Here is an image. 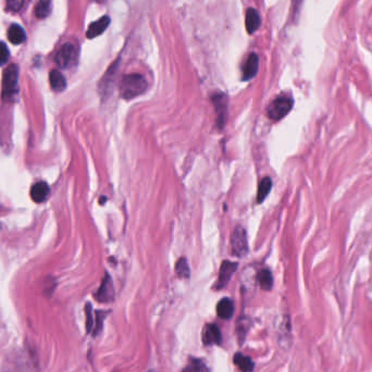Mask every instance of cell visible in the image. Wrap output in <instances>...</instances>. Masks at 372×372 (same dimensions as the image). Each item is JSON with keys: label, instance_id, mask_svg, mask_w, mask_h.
Here are the masks:
<instances>
[{"label": "cell", "instance_id": "1", "mask_svg": "<svg viewBox=\"0 0 372 372\" xmlns=\"http://www.w3.org/2000/svg\"><path fill=\"white\" fill-rule=\"evenodd\" d=\"M148 83L145 77L141 74L133 73L123 76L120 83V94L123 99H133V98L145 93Z\"/></svg>", "mask_w": 372, "mask_h": 372}, {"label": "cell", "instance_id": "2", "mask_svg": "<svg viewBox=\"0 0 372 372\" xmlns=\"http://www.w3.org/2000/svg\"><path fill=\"white\" fill-rule=\"evenodd\" d=\"M19 69L18 65L10 64L4 72L3 76V97L10 99L18 93Z\"/></svg>", "mask_w": 372, "mask_h": 372}, {"label": "cell", "instance_id": "3", "mask_svg": "<svg viewBox=\"0 0 372 372\" xmlns=\"http://www.w3.org/2000/svg\"><path fill=\"white\" fill-rule=\"evenodd\" d=\"M294 101L291 97H278L274 99L270 106L268 107V116L273 121H279L283 119L285 115L290 113V111L293 108Z\"/></svg>", "mask_w": 372, "mask_h": 372}, {"label": "cell", "instance_id": "4", "mask_svg": "<svg viewBox=\"0 0 372 372\" xmlns=\"http://www.w3.org/2000/svg\"><path fill=\"white\" fill-rule=\"evenodd\" d=\"M231 245H232V253L237 257H244L248 253V243H247V235L246 231L243 226H236L232 233L231 236Z\"/></svg>", "mask_w": 372, "mask_h": 372}, {"label": "cell", "instance_id": "5", "mask_svg": "<svg viewBox=\"0 0 372 372\" xmlns=\"http://www.w3.org/2000/svg\"><path fill=\"white\" fill-rule=\"evenodd\" d=\"M211 101L213 102L215 113H217L218 127L223 128L227 115V102H228L227 97L224 94L218 93L211 97Z\"/></svg>", "mask_w": 372, "mask_h": 372}, {"label": "cell", "instance_id": "6", "mask_svg": "<svg viewBox=\"0 0 372 372\" xmlns=\"http://www.w3.org/2000/svg\"><path fill=\"white\" fill-rule=\"evenodd\" d=\"M75 47L74 45H72L70 43L64 44L62 47L59 49L56 55V63L59 65V67L65 69L68 68L69 65L72 64V62L74 61L75 59Z\"/></svg>", "mask_w": 372, "mask_h": 372}, {"label": "cell", "instance_id": "7", "mask_svg": "<svg viewBox=\"0 0 372 372\" xmlns=\"http://www.w3.org/2000/svg\"><path fill=\"white\" fill-rule=\"evenodd\" d=\"M236 269H237L236 263H232V261L224 260L220 267L219 278L217 281V284H215V289L221 290V289H223L224 286H226V284L230 282V280L233 277L235 271H236Z\"/></svg>", "mask_w": 372, "mask_h": 372}, {"label": "cell", "instance_id": "8", "mask_svg": "<svg viewBox=\"0 0 372 372\" xmlns=\"http://www.w3.org/2000/svg\"><path fill=\"white\" fill-rule=\"evenodd\" d=\"M95 298L100 303H109L112 302L114 298V289L113 283L110 276L106 274V277L102 280V283L99 289L95 293Z\"/></svg>", "mask_w": 372, "mask_h": 372}, {"label": "cell", "instance_id": "9", "mask_svg": "<svg viewBox=\"0 0 372 372\" xmlns=\"http://www.w3.org/2000/svg\"><path fill=\"white\" fill-rule=\"evenodd\" d=\"M222 336L219 328L213 323H208L202 330V343L207 346L220 345Z\"/></svg>", "mask_w": 372, "mask_h": 372}, {"label": "cell", "instance_id": "10", "mask_svg": "<svg viewBox=\"0 0 372 372\" xmlns=\"http://www.w3.org/2000/svg\"><path fill=\"white\" fill-rule=\"evenodd\" d=\"M259 67V58L256 54H251L247 58L245 65L243 68V80L250 81L257 74Z\"/></svg>", "mask_w": 372, "mask_h": 372}, {"label": "cell", "instance_id": "11", "mask_svg": "<svg viewBox=\"0 0 372 372\" xmlns=\"http://www.w3.org/2000/svg\"><path fill=\"white\" fill-rule=\"evenodd\" d=\"M109 24H110V18L108 16H104L101 19L97 20L96 22L91 23L86 32L87 38L91 39V38H95L97 36L101 35L102 33L107 30Z\"/></svg>", "mask_w": 372, "mask_h": 372}, {"label": "cell", "instance_id": "12", "mask_svg": "<svg viewBox=\"0 0 372 372\" xmlns=\"http://www.w3.org/2000/svg\"><path fill=\"white\" fill-rule=\"evenodd\" d=\"M49 187L45 182H38L31 188V197L35 202H42L48 197Z\"/></svg>", "mask_w": 372, "mask_h": 372}, {"label": "cell", "instance_id": "13", "mask_svg": "<svg viewBox=\"0 0 372 372\" xmlns=\"http://www.w3.org/2000/svg\"><path fill=\"white\" fill-rule=\"evenodd\" d=\"M217 313L223 320L231 319L234 313V304L232 300L230 298L221 299L217 305Z\"/></svg>", "mask_w": 372, "mask_h": 372}, {"label": "cell", "instance_id": "14", "mask_svg": "<svg viewBox=\"0 0 372 372\" xmlns=\"http://www.w3.org/2000/svg\"><path fill=\"white\" fill-rule=\"evenodd\" d=\"M233 361L235 365L241 371V372H253L255 368V363L253 359L248 356H245L241 352H236L234 355Z\"/></svg>", "mask_w": 372, "mask_h": 372}, {"label": "cell", "instance_id": "15", "mask_svg": "<svg viewBox=\"0 0 372 372\" xmlns=\"http://www.w3.org/2000/svg\"><path fill=\"white\" fill-rule=\"evenodd\" d=\"M245 24H246V30L250 34H253L255 31H257L260 26V17L258 12L250 8L246 11V19H245Z\"/></svg>", "mask_w": 372, "mask_h": 372}, {"label": "cell", "instance_id": "16", "mask_svg": "<svg viewBox=\"0 0 372 372\" xmlns=\"http://www.w3.org/2000/svg\"><path fill=\"white\" fill-rule=\"evenodd\" d=\"M8 38L13 45H20L24 42L25 32L18 24H12L8 30Z\"/></svg>", "mask_w": 372, "mask_h": 372}, {"label": "cell", "instance_id": "17", "mask_svg": "<svg viewBox=\"0 0 372 372\" xmlns=\"http://www.w3.org/2000/svg\"><path fill=\"white\" fill-rule=\"evenodd\" d=\"M49 82L52 89L56 91H62L65 86H67V82H65L64 76L58 70H52L50 72Z\"/></svg>", "mask_w": 372, "mask_h": 372}, {"label": "cell", "instance_id": "18", "mask_svg": "<svg viewBox=\"0 0 372 372\" xmlns=\"http://www.w3.org/2000/svg\"><path fill=\"white\" fill-rule=\"evenodd\" d=\"M258 282L264 291H270L273 286V277L270 270L264 269L258 274Z\"/></svg>", "mask_w": 372, "mask_h": 372}, {"label": "cell", "instance_id": "19", "mask_svg": "<svg viewBox=\"0 0 372 372\" xmlns=\"http://www.w3.org/2000/svg\"><path fill=\"white\" fill-rule=\"evenodd\" d=\"M272 188V181L270 178H265L263 181L260 182L259 187H258V195H257V202L261 204L269 195L270 191Z\"/></svg>", "mask_w": 372, "mask_h": 372}, {"label": "cell", "instance_id": "20", "mask_svg": "<svg viewBox=\"0 0 372 372\" xmlns=\"http://www.w3.org/2000/svg\"><path fill=\"white\" fill-rule=\"evenodd\" d=\"M182 372H209L207 365L200 359L192 358L191 361L187 363L186 367L182 370Z\"/></svg>", "mask_w": 372, "mask_h": 372}, {"label": "cell", "instance_id": "21", "mask_svg": "<svg viewBox=\"0 0 372 372\" xmlns=\"http://www.w3.org/2000/svg\"><path fill=\"white\" fill-rule=\"evenodd\" d=\"M175 272L176 276L180 279H188L189 278V266L187 264V260L185 258H180L178 263L175 265Z\"/></svg>", "mask_w": 372, "mask_h": 372}, {"label": "cell", "instance_id": "22", "mask_svg": "<svg viewBox=\"0 0 372 372\" xmlns=\"http://www.w3.org/2000/svg\"><path fill=\"white\" fill-rule=\"evenodd\" d=\"M50 0H39L35 8V15L38 19L47 18L50 13Z\"/></svg>", "mask_w": 372, "mask_h": 372}, {"label": "cell", "instance_id": "23", "mask_svg": "<svg viewBox=\"0 0 372 372\" xmlns=\"http://www.w3.org/2000/svg\"><path fill=\"white\" fill-rule=\"evenodd\" d=\"M93 309H91V305L89 303L86 304L85 306V313H86V330L87 333L93 332L94 330V324H95V320L93 318Z\"/></svg>", "mask_w": 372, "mask_h": 372}, {"label": "cell", "instance_id": "24", "mask_svg": "<svg viewBox=\"0 0 372 372\" xmlns=\"http://www.w3.org/2000/svg\"><path fill=\"white\" fill-rule=\"evenodd\" d=\"M248 323H250V321H248L247 319H244V320L240 319L239 321L237 322V335H238L240 343H243L244 338H245L247 332H248V328H250Z\"/></svg>", "mask_w": 372, "mask_h": 372}, {"label": "cell", "instance_id": "25", "mask_svg": "<svg viewBox=\"0 0 372 372\" xmlns=\"http://www.w3.org/2000/svg\"><path fill=\"white\" fill-rule=\"evenodd\" d=\"M107 313L104 311H96V319H95V328L93 330V334L97 335L102 329V323L104 317H106Z\"/></svg>", "mask_w": 372, "mask_h": 372}, {"label": "cell", "instance_id": "26", "mask_svg": "<svg viewBox=\"0 0 372 372\" xmlns=\"http://www.w3.org/2000/svg\"><path fill=\"white\" fill-rule=\"evenodd\" d=\"M9 58V50L5 43H0V65L5 64L8 61Z\"/></svg>", "mask_w": 372, "mask_h": 372}, {"label": "cell", "instance_id": "27", "mask_svg": "<svg viewBox=\"0 0 372 372\" xmlns=\"http://www.w3.org/2000/svg\"><path fill=\"white\" fill-rule=\"evenodd\" d=\"M23 3H24V0H7V4H8L9 8L15 11L21 9Z\"/></svg>", "mask_w": 372, "mask_h": 372}]
</instances>
